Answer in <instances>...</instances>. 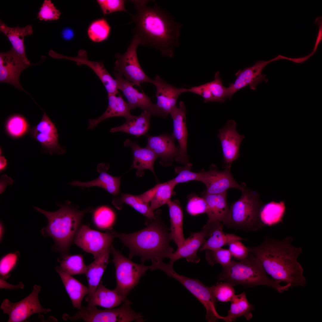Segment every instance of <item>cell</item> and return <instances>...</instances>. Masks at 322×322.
<instances>
[{
    "label": "cell",
    "instance_id": "obj_23",
    "mask_svg": "<svg viewBox=\"0 0 322 322\" xmlns=\"http://www.w3.org/2000/svg\"><path fill=\"white\" fill-rule=\"evenodd\" d=\"M223 224L221 222L206 223L202 230L206 233L205 240L200 250H214L227 245L235 241L246 240V239L236 235L233 233H228L223 231Z\"/></svg>",
    "mask_w": 322,
    "mask_h": 322
},
{
    "label": "cell",
    "instance_id": "obj_2",
    "mask_svg": "<svg viewBox=\"0 0 322 322\" xmlns=\"http://www.w3.org/2000/svg\"><path fill=\"white\" fill-rule=\"evenodd\" d=\"M293 240L291 236L281 240L266 236L259 245L247 247L273 279L289 284L291 287H304L306 281L303 269L297 260L303 250L293 246Z\"/></svg>",
    "mask_w": 322,
    "mask_h": 322
},
{
    "label": "cell",
    "instance_id": "obj_42",
    "mask_svg": "<svg viewBox=\"0 0 322 322\" xmlns=\"http://www.w3.org/2000/svg\"><path fill=\"white\" fill-rule=\"evenodd\" d=\"M111 27L104 18L95 21L90 25L88 30L89 38L95 42H100L106 40L109 36Z\"/></svg>",
    "mask_w": 322,
    "mask_h": 322
},
{
    "label": "cell",
    "instance_id": "obj_31",
    "mask_svg": "<svg viewBox=\"0 0 322 322\" xmlns=\"http://www.w3.org/2000/svg\"><path fill=\"white\" fill-rule=\"evenodd\" d=\"M59 275L74 307L81 309L82 301L89 293L88 287L63 271L59 266L55 268Z\"/></svg>",
    "mask_w": 322,
    "mask_h": 322
},
{
    "label": "cell",
    "instance_id": "obj_33",
    "mask_svg": "<svg viewBox=\"0 0 322 322\" xmlns=\"http://www.w3.org/2000/svg\"><path fill=\"white\" fill-rule=\"evenodd\" d=\"M125 301L116 290L106 288L100 281L92 297L87 302L88 306H99L108 309H113Z\"/></svg>",
    "mask_w": 322,
    "mask_h": 322
},
{
    "label": "cell",
    "instance_id": "obj_24",
    "mask_svg": "<svg viewBox=\"0 0 322 322\" xmlns=\"http://www.w3.org/2000/svg\"><path fill=\"white\" fill-rule=\"evenodd\" d=\"M206 233L203 230L199 232L191 233L188 238L185 239L182 245L171 253L169 258V263L173 264L177 260L183 258L188 262L195 264L199 262L200 259L197 253L206 240Z\"/></svg>",
    "mask_w": 322,
    "mask_h": 322
},
{
    "label": "cell",
    "instance_id": "obj_49",
    "mask_svg": "<svg viewBox=\"0 0 322 322\" xmlns=\"http://www.w3.org/2000/svg\"><path fill=\"white\" fill-rule=\"evenodd\" d=\"M186 210L189 214L193 216L206 213L207 210V202L203 197L193 196L188 201Z\"/></svg>",
    "mask_w": 322,
    "mask_h": 322
},
{
    "label": "cell",
    "instance_id": "obj_12",
    "mask_svg": "<svg viewBox=\"0 0 322 322\" xmlns=\"http://www.w3.org/2000/svg\"><path fill=\"white\" fill-rule=\"evenodd\" d=\"M115 238L112 230L102 233L82 224L74 242L85 251L92 254L95 258L111 248Z\"/></svg>",
    "mask_w": 322,
    "mask_h": 322
},
{
    "label": "cell",
    "instance_id": "obj_56",
    "mask_svg": "<svg viewBox=\"0 0 322 322\" xmlns=\"http://www.w3.org/2000/svg\"><path fill=\"white\" fill-rule=\"evenodd\" d=\"M5 232V227L2 222L0 223V240L1 242L3 239Z\"/></svg>",
    "mask_w": 322,
    "mask_h": 322
},
{
    "label": "cell",
    "instance_id": "obj_11",
    "mask_svg": "<svg viewBox=\"0 0 322 322\" xmlns=\"http://www.w3.org/2000/svg\"><path fill=\"white\" fill-rule=\"evenodd\" d=\"M41 288L40 286L35 285L31 293L18 302L12 303L7 299L3 301L0 307L4 314L8 315V322H24L33 314H46L51 311L43 307L39 302L38 295Z\"/></svg>",
    "mask_w": 322,
    "mask_h": 322
},
{
    "label": "cell",
    "instance_id": "obj_28",
    "mask_svg": "<svg viewBox=\"0 0 322 322\" xmlns=\"http://www.w3.org/2000/svg\"><path fill=\"white\" fill-rule=\"evenodd\" d=\"M108 95V105L106 109L98 118L89 120L88 129H93L101 122L110 117H122L126 119L132 116L128 103L123 100L120 95Z\"/></svg>",
    "mask_w": 322,
    "mask_h": 322
},
{
    "label": "cell",
    "instance_id": "obj_32",
    "mask_svg": "<svg viewBox=\"0 0 322 322\" xmlns=\"http://www.w3.org/2000/svg\"><path fill=\"white\" fill-rule=\"evenodd\" d=\"M151 115L150 113L144 111L139 116L132 115L126 119L123 124L111 129L110 131L112 133L122 132L137 137L145 136L149 129Z\"/></svg>",
    "mask_w": 322,
    "mask_h": 322
},
{
    "label": "cell",
    "instance_id": "obj_21",
    "mask_svg": "<svg viewBox=\"0 0 322 322\" xmlns=\"http://www.w3.org/2000/svg\"><path fill=\"white\" fill-rule=\"evenodd\" d=\"M114 74L117 82L118 89L126 97L131 110L138 107L144 111L156 116L155 104L149 97L143 92H139L134 87V83L126 80L121 75L115 72Z\"/></svg>",
    "mask_w": 322,
    "mask_h": 322
},
{
    "label": "cell",
    "instance_id": "obj_16",
    "mask_svg": "<svg viewBox=\"0 0 322 322\" xmlns=\"http://www.w3.org/2000/svg\"><path fill=\"white\" fill-rule=\"evenodd\" d=\"M49 55L56 59H63L69 60L76 63L78 66L85 65L90 68L97 76L104 86L108 95L118 94L119 92L117 82L106 70L102 61H94L88 58L87 53L84 50L80 49L76 57H69L63 55L50 50Z\"/></svg>",
    "mask_w": 322,
    "mask_h": 322
},
{
    "label": "cell",
    "instance_id": "obj_18",
    "mask_svg": "<svg viewBox=\"0 0 322 322\" xmlns=\"http://www.w3.org/2000/svg\"><path fill=\"white\" fill-rule=\"evenodd\" d=\"M236 125L235 121L229 120L225 126L219 130L218 134L221 142L225 168H231L232 163L240 156V146L244 136L237 132Z\"/></svg>",
    "mask_w": 322,
    "mask_h": 322
},
{
    "label": "cell",
    "instance_id": "obj_40",
    "mask_svg": "<svg viewBox=\"0 0 322 322\" xmlns=\"http://www.w3.org/2000/svg\"><path fill=\"white\" fill-rule=\"evenodd\" d=\"M157 185L155 192L150 202V207L153 211L164 205H167L171 200L174 189L176 185L172 179Z\"/></svg>",
    "mask_w": 322,
    "mask_h": 322
},
{
    "label": "cell",
    "instance_id": "obj_47",
    "mask_svg": "<svg viewBox=\"0 0 322 322\" xmlns=\"http://www.w3.org/2000/svg\"><path fill=\"white\" fill-rule=\"evenodd\" d=\"M233 286L225 282L218 283L213 286L214 295L216 301L222 302L230 301L235 295Z\"/></svg>",
    "mask_w": 322,
    "mask_h": 322
},
{
    "label": "cell",
    "instance_id": "obj_46",
    "mask_svg": "<svg viewBox=\"0 0 322 322\" xmlns=\"http://www.w3.org/2000/svg\"><path fill=\"white\" fill-rule=\"evenodd\" d=\"M192 164L187 162L183 167H178L175 170L178 175L172 180L176 185L179 183L187 182L192 180L200 181V173L195 172L191 171Z\"/></svg>",
    "mask_w": 322,
    "mask_h": 322
},
{
    "label": "cell",
    "instance_id": "obj_4",
    "mask_svg": "<svg viewBox=\"0 0 322 322\" xmlns=\"http://www.w3.org/2000/svg\"><path fill=\"white\" fill-rule=\"evenodd\" d=\"M34 208L43 214L48 223L41 232L44 237H51L54 240V251L62 256L68 254L70 247L81 225L85 214L92 210L90 208L79 210L68 205H61L59 210L50 212L37 207Z\"/></svg>",
    "mask_w": 322,
    "mask_h": 322
},
{
    "label": "cell",
    "instance_id": "obj_34",
    "mask_svg": "<svg viewBox=\"0 0 322 322\" xmlns=\"http://www.w3.org/2000/svg\"><path fill=\"white\" fill-rule=\"evenodd\" d=\"M169 208L170 219V234L172 240L178 248L184 243V238L183 231V214L179 203L176 201L169 202L167 204Z\"/></svg>",
    "mask_w": 322,
    "mask_h": 322
},
{
    "label": "cell",
    "instance_id": "obj_9",
    "mask_svg": "<svg viewBox=\"0 0 322 322\" xmlns=\"http://www.w3.org/2000/svg\"><path fill=\"white\" fill-rule=\"evenodd\" d=\"M111 252L115 269L116 287L115 289L125 301L130 291L138 284L141 277L150 269L143 263L138 264L123 256L112 245Z\"/></svg>",
    "mask_w": 322,
    "mask_h": 322
},
{
    "label": "cell",
    "instance_id": "obj_41",
    "mask_svg": "<svg viewBox=\"0 0 322 322\" xmlns=\"http://www.w3.org/2000/svg\"><path fill=\"white\" fill-rule=\"evenodd\" d=\"M5 129L8 134L15 138L21 137L27 133L29 128V124L25 118L19 114H15L9 117L6 123Z\"/></svg>",
    "mask_w": 322,
    "mask_h": 322
},
{
    "label": "cell",
    "instance_id": "obj_13",
    "mask_svg": "<svg viewBox=\"0 0 322 322\" xmlns=\"http://www.w3.org/2000/svg\"><path fill=\"white\" fill-rule=\"evenodd\" d=\"M286 57L279 55L270 60L257 61L252 66L238 70L235 74L236 78L234 82L229 84L227 88V98L230 99L237 91L249 86L250 88L255 90L258 85L263 81L267 82L266 75L262 74L264 68L270 63L281 59H286Z\"/></svg>",
    "mask_w": 322,
    "mask_h": 322
},
{
    "label": "cell",
    "instance_id": "obj_38",
    "mask_svg": "<svg viewBox=\"0 0 322 322\" xmlns=\"http://www.w3.org/2000/svg\"><path fill=\"white\" fill-rule=\"evenodd\" d=\"M60 268L64 272L71 275L85 274L87 266L81 254L62 256L58 259Z\"/></svg>",
    "mask_w": 322,
    "mask_h": 322
},
{
    "label": "cell",
    "instance_id": "obj_17",
    "mask_svg": "<svg viewBox=\"0 0 322 322\" xmlns=\"http://www.w3.org/2000/svg\"><path fill=\"white\" fill-rule=\"evenodd\" d=\"M32 65L27 64L11 48L0 53V82L8 83L18 90L25 91L19 81L22 72Z\"/></svg>",
    "mask_w": 322,
    "mask_h": 322
},
{
    "label": "cell",
    "instance_id": "obj_54",
    "mask_svg": "<svg viewBox=\"0 0 322 322\" xmlns=\"http://www.w3.org/2000/svg\"><path fill=\"white\" fill-rule=\"evenodd\" d=\"M62 35L64 38L66 40L71 38L73 36L72 32L69 29H66L63 30Z\"/></svg>",
    "mask_w": 322,
    "mask_h": 322
},
{
    "label": "cell",
    "instance_id": "obj_1",
    "mask_svg": "<svg viewBox=\"0 0 322 322\" xmlns=\"http://www.w3.org/2000/svg\"><path fill=\"white\" fill-rule=\"evenodd\" d=\"M129 1L136 10L134 14L130 13L135 25L134 36L140 44L157 49L164 56L173 58L174 49L179 44L182 25L157 4L148 6L150 1Z\"/></svg>",
    "mask_w": 322,
    "mask_h": 322
},
{
    "label": "cell",
    "instance_id": "obj_7",
    "mask_svg": "<svg viewBox=\"0 0 322 322\" xmlns=\"http://www.w3.org/2000/svg\"><path fill=\"white\" fill-rule=\"evenodd\" d=\"M173 265L164 262L160 265L159 270L178 281L200 301L206 310V321L215 322L222 320L229 322L226 317L220 315L216 310V300L214 295L213 286H207L198 279L191 278L178 274L174 270Z\"/></svg>",
    "mask_w": 322,
    "mask_h": 322
},
{
    "label": "cell",
    "instance_id": "obj_37",
    "mask_svg": "<svg viewBox=\"0 0 322 322\" xmlns=\"http://www.w3.org/2000/svg\"><path fill=\"white\" fill-rule=\"evenodd\" d=\"M112 203L119 210L121 209L123 203L126 204L149 219H152L155 216V213L151 209L149 203L144 202L139 195L122 194L120 197L114 199Z\"/></svg>",
    "mask_w": 322,
    "mask_h": 322
},
{
    "label": "cell",
    "instance_id": "obj_19",
    "mask_svg": "<svg viewBox=\"0 0 322 322\" xmlns=\"http://www.w3.org/2000/svg\"><path fill=\"white\" fill-rule=\"evenodd\" d=\"M31 134L51 154L65 152V149L58 143V135L55 124L45 112L41 120L31 130Z\"/></svg>",
    "mask_w": 322,
    "mask_h": 322
},
{
    "label": "cell",
    "instance_id": "obj_10",
    "mask_svg": "<svg viewBox=\"0 0 322 322\" xmlns=\"http://www.w3.org/2000/svg\"><path fill=\"white\" fill-rule=\"evenodd\" d=\"M140 44L139 39L134 36L125 53L115 55L114 72L121 75L126 80L140 86V84L144 82L152 83L153 80L144 72L139 62L137 49Z\"/></svg>",
    "mask_w": 322,
    "mask_h": 322
},
{
    "label": "cell",
    "instance_id": "obj_50",
    "mask_svg": "<svg viewBox=\"0 0 322 322\" xmlns=\"http://www.w3.org/2000/svg\"><path fill=\"white\" fill-rule=\"evenodd\" d=\"M97 2L104 15L117 11L129 13L125 7V0H98Z\"/></svg>",
    "mask_w": 322,
    "mask_h": 322
},
{
    "label": "cell",
    "instance_id": "obj_53",
    "mask_svg": "<svg viewBox=\"0 0 322 322\" xmlns=\"http://www.w3.org/2000/svg\"><path fill=\"white\" fill-rule=\"evenodd\" d=\"M6 289H11L16 290L19 288H23L24 287V285L23 283L21 282L19 283L18 285H11L8 283L6 281H4V279L2 278H0V288L1 289H4V288L7 286Z\"/></svg>",
    "mask_w": 322,
    "mask_h": 322
},
{
    "label": "cell",
    "instance_id": "obj_52",
    "mask_svg": "<svg viewBox=\"0 0 322 322\" xmlns=\"http://www.w3.org/2000/svg\"><path fill=\"white\" fill-rule=\"evenodd\" d=\"M193 93L201 96L205 103L213 102V97L209 89L208 83L197 86L187 89V92Z\"/></svg>",
    "mask_w": 322,
    "mask_h": 322
},
{
    "label": "cell",
    "instance_id": "obj_51",
    "mask_svg": "<svg viewBox=\"0 0 322 322\" xmlns=\"http://www.w3.org/2000/svg\"><path fill=\"white\" fill-rule=\"evenodd\" d=\"M229 251L232 256L236 259L242 261L246 258L250 252L241 241L236 240L230 243L228 245Z\"/></svg>",
    "mask_w": 322,
    "mask_h": 322
},
{
    "label": "cell",
    "instance_id": "obj_3",
    "mask_svg": "<svg viewBox=\"0 0 322 322\" xmlns=\"http://www.w3.org/2000/svg\"><path fill=\"white\" fill-rule=\"evenodd\" d=\"M147 226L137 232L130 234L120 233L113 231L115 237L120 239L129 250V258L140 257L142 263L150 260L151 264L163 261L170 257L174 252L170 245L172 240L170 230L162 221L160 211L155 217L149 219Z\"/></svg>",
    "mask_w": 322,
    "mask_h": 322
},
{
    "label": "cell",
    "instance_id": "obj_6",
    "mask_svg": "<svg viewBox=\"0 0 322 322\" xmlns=\"http://www.w3.org/2000/svg\"><path fill=\"white\" fill-rule=\"evenodd\" d=\"M241 191V197L230 207L223 225L227 227L246 232L258 230L264 225L259 217L260 209L263 204L256 191L246 186Z\"/></svg>",
    "mask_w": 322,
    "mask_h": 322
},
{
    "label": "cell",
    "instance_id": "obj_22",
    "mask_svg": "<svg viewBox=\"0 0 322 322\" xmlns=\"http://www.w3.org/2000/svg\"><path fill=\"white\" fill-rule=\"evenodd\" d=\"M173 123V134L178 141L179 154L176 161L182 164L188 162L187 154L188 132L186 121V108L184 103L180 101L179 106L170 114Z\"/></svg>",
    "mask_w": 322,
    "mask_h": 322
},
{
    "label": "cell",
    "instance_id": "obj_39",
    "mask_svg": "<svg viewBox=\"0 0 322 322\" xmlns=\"http://www.w3.org/2000/svg\"><path fill=\"white\" fill-rule=\"evenodd\" d=\"M94 225L97 228L110 231L116 220V215L114 211L107 206H100L94 211L92 216Z\"/></svg>",
    "mask_w": 322,
    "mask_h": 322
},
{
    "label": "cell",
    "instance_id": "obj_14",
    "mask_svg": "<svg viewBox=\"0 0 322 322\" xmlns=\"http://www.w3.org/2000/svg\"><path fill=\"white\" fill-rule=\"evenodd\" d=\"M152 83L155 86V96L157 101L155 104L156 116L165 119L177 107L179 96L187 92L185 88H178L169 84L158 75H156Z\"/></svg>",
    "mask_w": 322,
    "mask_h": 322
},
{
    "label": "cell",
    "instance_id": "obj_5",
    "mask_svg": "<svg viewBox=\"0 0 322 322\" xmlns=\"http://www.w3.org/2000/svg\"><path fill=\"white\" fill-rule=\"evenodd\" d=\"M222 268L217 277L218 280L233 286L242 285L253 287L264 285L274 289L280 293L291 287L289 284L282 285L280 283L268 277L258 259L250 252L244 259L239 261L232 260L229 265Z\"/></svg>",
    "mask_w": 322,
    "mask_h": 322
},
{
    "label": "cell",
    "instance_id": "obj_35",
    "mask_svg": "<svg viewBox=\"0 0 322 322\" xmlns=\"http://www.w3.org/2000/svg\"><path fill=\"white\" fill-rule=\"evenodd\" d=\"M285 211L284 201H272L262 205L259 212L260 219L264 225H275L282 222Z\"/></svg>",
    "mask_w": 322,
    "mask_h": 322
},
{
    "label": "cell",
    "instance_id": "obj_25",
    "mask_svg": "<svg viewBox=\"0 0 322 322\" xmlns=\"http://www.w3.org/2000/svg\"><path fill=\"white\" fill-rule=\"evenodd\" d=\"M124 145L130 148L132 151L133 160L131 167L137 169L136 173L138 177L143 176L145 169H148L155 174L154 165L158 157L152 150L147 147H141L129 139L125 141Z\"/></svg>",
    "mask_w": 322,
    "mask_h": 322
},
{
    "label": "cell",
    "instance_id": "obj_44",
    "mask_svg": "<svg viewBox=\"0 0 322 322\" xmlns=\"http://www.w3.org/2000/svg\"><path fill=\"white\" fill-rule=\"evenodd\" d=\"M20 255L16 251L8 253L3 256L0 261V278L7 279L16 266Z\"/></svg>",
    "mask_w": 322,
    "mask_h": 322
},
{
    "label": "cell",
    "instance_id": "obj_8",
    "mask_svg": "<svg viewBox=\"0 0 322 322\" xmlns=\"http://www.w3.org/2000/svg\"><path fill=\"white\" fill-rule=\"evenodd\" d=\"M131 302L126 300L120 307L115 309L101 310L96 306H82L73 315H64L66 320L82 319L86 322H143L145 321L141 313L136 312L131 306Z\"/></svg>",
    "mask_w": 322,
    "mask_h": 322
},
{
    "label": "cell",
    "instance_id": "obj_55",
    "mask_svg": "<svg viewBox=\"0 0 322 322\" xmlns=\"http://www.w3.org/2000/svg\"><path fill=\"white\" fill-rule=\"evenodd\" d=\"M7 165V162L5 157L1 156L0 157V170L1 171L6 168Z\"/></svg>",
    "mask_w": 322,
    "mask_h": 322
},
{
    "label": "cell",
    "instance_id": "obj_26",
    "mask_svg": "<svg viewBox=\"0 0 322 322\" xmlns=\"http://www.w3.org/2000/svg\"><path fill=\"white\" fill-rule=\"evenodd\" d=\"M109 165L103 163L99 164L97 170L100 173L99 177L92 181L82 182L74 181L71 182L70 185L89 188L92 186H97L105 189L111 194L116 195L120 192L121 177L112 176L107 172Z\"/></svg>",
    "mask_w": 322,
    "mask_h": 322
},
{
    "label": "cell",
    "instance_id": "obj_30",
    "mask_svg": "<svg viewBox=\"0 0 322 322\" xmlns=\"http://www.w3.org/2000/svg\"><path fill=\"white\" fill-rule=\"evenodd\" d=\"M111 249L95 258L92 263L87 266L85 274L88 282L89 293L86 298V301L93 295L101 281L109 262Z\"/></svg>",
    "mask_w": 322,
    "mask_h": 322
},
{
    "label": "cell",
    "instance_id": "obj_15",
    "mask_svg": "<svg viewBox=\"0 0 322 322\" xmlns=\"http://www.w3.org/2000/svg\"><path fill=\"white\" fill-rule=\"evenodd\" d=\"M230 168H225L222 171L218 170L215 165H212L208 171H200V182L206 188L205 193L215 194L227 192L230 189L235 188L242 191L246 186L244 183L239 184L234 179Z\"/></svg>",
    "mask_w": 322,
    "mask_h": 322
},
{
    "label": "cell",
    "instance_id": "obj_43",
    "mask_svg": "<svg viewBox=\"0 0 322 322\" xmlns=\"http://www.w3.org/2000/svg\"><path fill=\"white\" fill-rule=\"evenodd\" d=\"M205 256L210 265L219 264L222 267L229 265L232 261V256L229 250L222 247L214 250H205Z\"/></svg>",
    "mask_w": 322,
    "mask_h": 322
},
{
    "label": "cell",
    "instance_id": "obj_48",
    "mask_svg": "<svg viewBox=\"0 0 322 322\" xmlns=\"http://www.w3.org/2000/svg\"><path fill=\"white\" fill-rule=\"evenodd\" d=\"M61 13L50 0H45L40 9L37 18L41 21L56 20L60 18Z\"/></svg>",
    "mask_w": 322,
    "mask_h": 322
},
{
    "label": "cell",
    "instance_id": "obj_45",
    "mask_svg": "<svg viewBox=\"0 0 322 322\" xmlns=\"http://www.w3.org/2000/svg\"><path fill=\"white\" fill-rule=\"evenodd\" d=\"M208 83L213 97V102H224L227 98V88L224 87L223 85L219 72H216L214 79Z\"/></svg>",
    "mask_w": 322,
    "mask_h": 322
},
{
    "label": "cell",
    "instance_id": "obj_36",
    "mask_svg": "<svg viewBox=\"0 0 322 322\" xmlns=\"http://www.w3.org/2000/svg\"><path fill=\"white\" fill-rule=\"evenodd\" d=\"M230 301V309L226 316L230 322L241 316L244 317L247 321L252 318L251 311L254 310V306L248 301L245 292L235 295Z\"/></svg>",
    "mask_w": 322,
    "mask_h": 322
},
{
    "label": "cell",
    "instance_id": "obj_27",
    "mask_svg": "<svg viewBox=\"0 0 322 322\" xmlns=\"http://www.w3.org/2000/svg\"><path fill=\"white\" fill-rule=\"evenodd\" d=\"M227 192L220 194L205 193L203 197L207 205L208 219L207 223L221 222L223 224L229 213L230 207L227 201Z\"/></svg>",
    "mask_w": 322,
    "mask_h": 322
},
{
    "label": "cell",
    "instance_id": "obj_29",
    "mask_svg": "<svg viewBox=\"0 0 322 322\" xmlns=\"http://www.w3.org/2000/svg\"><path fill=\"white\" fill-rule=\"evenodd\" d=\"M0 30L8 38L12 45V48L13 50L27 64H31L26 55L24 39L25 36L32 34V26L28 25L24 27H20L18 26L11 27L1 21Z\"/></svg>",
    "mask_w": 322,
    "mask_h": 322
},
{
    "label": "cell",
    "instance_id": "obj_20",
    "mask_svg": "<svg viewBox=\"0 0 322 322\" xmlns=\"http://www.w3.org/2000/svg\"><path fill=\"white\" fill-rule=\"evenodd\" d=\"M145 136L148 139L147 147L152 150L158 158H161L160 163L163 166L171 165L178 157L179 149L175 144V138L173 133L156 136L146 134Z\"/></svg>",
    "mask_w": 322,
    "mask_h": 322
}]
</instances>
